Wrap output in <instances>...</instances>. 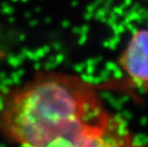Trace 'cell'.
<instances>
[{"label": "cell", "instance_id": "cell-1", "mask_svg": "<svg viewBox=\"0 0 148 147\" xmlns=\"http://www.w3.org/2000/svg\"><path fill=\"white\" fill-rule=\"evenodd\" d=\"M107 110L77 75L38 71L0 96V136L20 147H51L75 136Z\"/></svg>", "mask_w": 148, "mask_h": 147}, {"label": "cell", "instance_id": "cell-2", "mask_svg": "<svg viewBox=\"0 0 148 147\" xmlns=\"http://www.w3.org/2000/svg\"><path fill=\"white\" fill-rule=\"evenodd\" d=\"M51 147H135L122 121L108 111L69 139H61Z\"/></svg>", "mask_w": 148, "mask_h": 147}, {"label": "cell", "instance_id": "cell-3", "mask_svg": "<svg viewBox=\"0 0 148 147\" xmlns=\"http://www.w3.org/2000/svg\"><path fill=\"white\" fill-rule=\"evenodd\" d=\"M119 63L135 83L148 85V30L137 31L133 34Z\"/></svg>", "mask_w": 148, "mask_h": 147}, {"label": "cell", "instance_id": "cell-4", "mask_svg": "<svg viewBox=\"0 0 148 147\" xmlns=\"http://www.w3.org/2000/svg\"><path fill=\"white\" fill-rule=\"evenodd\" d=\"M131 3H132V0H124V4H123L122 7H123V8L129 7V6L131 5Z\"/></svg>", "mask_w": 148, "mask_h": 147}, {"label": "cell", "instance_id": "cell-5", "mask_svg": "<svg viewBox=\"0 0 148 147\" xmlns=\"http://www.w3.org/2000/svg\"><path fill=\"white\" fill-rule=\"evenodd\" d=\"M147 1H148V0H147Z\"/></svg>", "mask_w": 148, "mask_h": 147}]
</instances>
